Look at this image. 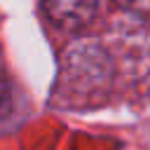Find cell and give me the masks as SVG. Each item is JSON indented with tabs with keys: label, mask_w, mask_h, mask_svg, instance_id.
Returning a JSON list of instances; mask_svg holds the SVG:
<instances>
[{
	"label": "cell",
	"mask_w": 150,
	"mask_h": 150,
	"mask_svg": "<svg viewBox=\"0 0 150 150\" xmlns=\"http://www.w3.org/2000/svg\"><path fill=\"white\" fill-rule=\"evenodd\" d=\"M124 12L143 19V21H150V0H115Z\"/></svg>",
	"instance_id": "cell-2"
},
{
	"label": "cell",
	"mask_w": 150,
	"mask_h": 150,
	"mask_svg": "<svg viewBox=\"0 0 150 150\" xmlns=\"http://www.w3.org/2000/svg\"><path fill=\"white\" fill-rule=\"evenodd\" d=\"M47 19L63 30H80L96 16L98 0H42Z\"/></svg>",
	"instance_id": "cell-1"
}]
</instances>
